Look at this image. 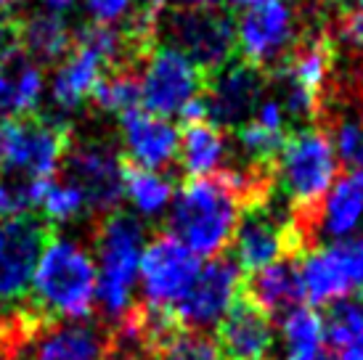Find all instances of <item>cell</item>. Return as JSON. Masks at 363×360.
Masks as SVG:
<instances>
[{"mask_svg":"<svg viewBox=\"0 0 363 360\" xmlns=\"http://www.w3.org/2000/svg\"><path fill=\"white\" fill-rule=\"evenodd\" d=\"M96 260L82 241L53 236L35 265L30 305L43 318L88 320L96 310Z\"/></svg>","mask_w":363,"mask_h":360,"instance_id":"cell-1","label":"cell"},{"mask_svg":"<svg viewBox=\"0 0 363 360\" xmlns=\"http://www.w3.org/2000/svg\"><path fill=\"white\" fill-rule=\"evenodd\" d=\"M91 241L96 249V305L99 320L106 326L120 323L133 310V291L138 281V262L146 247V228L130 212H109L93 218Z\"/></svg>","mask_w":363,"mask_h":360,"instance_id":"cell-2","label":"cell"},{"mask_svg":"<svg viewBox=\"0 0 363 360\" xmlns=\"http://www.w3.org/2000/svg\"><path fill=\"white\" fill-rule=\"evenodd\" d=\"M164 230L196 257H220L231 247L239 223V204L212 172L207 178H189L175 189Z\"/></svg>","mask_w":363,"mask_h":360,"instance_id":"cell-3","label":"cell"},{"mask_svg":"<svg viewBox=\"0 0 363 360\" xmlns=\"http://www.w3.org/2000/svg\"><path fill=\"white\" fill-rule=\"evenodd\" d=\"M167 48L183 53L207 82L236 59V21L231 11L215 6H175L160 21Z\"/></svg>","mask_w":363,"mask_h":360,"instance_id":"cell-4","label":"cell"},{"mask_svg":"<svg viewBox=\"0 0 363 360\" xmlns=\"http://www.w3.org/2000/svg\"><path fill=\"white\" fill-rule=\"evenodd\" d=\"M337 175V157L321 128L308 125L286 135L276 159V189L292 210L321 207Z\"/></svg>","mask_w":363,"mask_h":360,"instance_id":"cell-5","label":"cell"},{"mask_svg":"<svg viewBox=\"0 0 363 360\" xmlns=\"http://www.w3.org/2000/svg\"><path fill=\"white\" fill-rule=\"evenodd\" d=\"M233 262L242 273H255L281 260H300L308 254L300 233L294 228L292 207L279 189L268 201L250 207L239 215L233 230Z\"/></svg>","mask_w":363,"mask_h":360,"instance_id":"cell-6","label":"cell"},{"mask_svg":"<svg viewBox=\"0 0 363 360\" xmlns=\"http://www.w3.org/2000/svg\"><path fill=\"white\" fill-rule=\"evenodd\" d=\"M72 128L67 120L32 111L13 117L0 128V170L27 178H53L69 146Z\"/></svg>","mask_w":363,"mask_h":360,"instance_id":"cell-7","label":"cell"},{"mask_svg":"<svg viewBox=\"0 0 363 360\" xmlns=\"http://www.w3.org/2000/svg\"><path fill=\"white\" fill-rule=\"evenodd\" d=\"M61 180L80 189L88 218H104L120 210L125 196L122 186V159L109 140L77 135L72 130L69 146L61 159Z\"/></svg>","mask_w":363,"mask_h":360,"instance_id":"cell-8","label":"cell"},{"mask_svg":"<svg viewBox=\"0 0 363 360\" xmlns=\"http://www.w3.org/2000/svg\"><path fill=\"white\" fill-rule=\"evenodd\" d=\"M53 230L40 215H19L0 220V313L30 302L35 265Z\"/></svg>","mask_w":363,"mask_h":360,"instance_id":"cell-9","label":"cell"},{"mask_svg":"<svg viewBox=\"0 0 363 360\" xmlns=\"http://www.w3.org/2000/svg\"><path fill=\"white\" fill-rule=\"evenodd\" d=\"M297 38V19L286 0H255L236 24V56L265 77L281 67Z\"/></svg>","mask_w":363,"mask_h":360,"instance_id":"cell-10","label":"cell"},{"mask_svg":"<svg viewBox=\"0 0 363 360\" xmlns=\"http://www.w3.org/2000/svg\"><path fill=\"white\" fill-rule=\"evenodd\" d=\"M111 329L99 318L51 320L32 326L11 360H109Z\"/></svg>","mask_w":363,"mask_h":360,"instance_id":"cell-11","label":"cell"},{"mask_svg":"<svg viewBox=\"0 0 363 360\" xmlns=\"http://www.w3.org/2000/svg\"><path fill=\"white\" fill-rule=\"evenodd\" d=\"M199 268L202 262L196 254H191L183 244L160 230L143 247L141 262H138L143 305L172 310L183 300V294L191 289L194 279L199 276Z\"/></svg>","mask_w":363,"mask_h":360,"instance_id":"cell-12","label":"cell"},{"mask_svg":"<svg viewBox=\"0 0 363 360\" xmlns=\"http://www.w3.org/2000/svg\"><path fill=\"white\" fill-rule=\"evenodd\" d=\"M305 297L313 305H332L363 289V239H342L308 252L297 260Z\"/></svg>","mask_w":363,"mask_h":360,"instance_id":"cell-13","label":"cell"},{"mask_svg":"<svg viewBox=\"0 0 363 360\" xmlns=\"http://www.w3.org/2000/svg\"><path fill=\"white\" fill-rule=\"evenodd\" d=\"M242 270L233 257H212L199 268L191 289L183 294V300L172 308V318L181 329L207 331L218 326L231 305L242 294Z\"/></svg>","mask_w":363,"mask_h":360,"instance_id":"cell-14","label":"cell"},{"mask_svg":"<svg viewBox=\"0 0 363 360\" xmlns=\"http://www.w3.org/2000/svg\"><path fill=\"white\" fill-rule=\"evenodd\" d=\"M207 88V77L183 53L157 45L141 72V103L154 117L181 114L189 101L199 99Z\"/></svg>","mask_w":363,"mask_h":360,"instance_id":"cell-15","label":"cell"},{"mask_svg":"<svg viewBox=\"0 0 363 360\" xmlns=\"http://www.w3.org/2000/svg\"><path fill=\"white\" fill-rule=\"evenodd\" d=\"M265 88L268 77L236 56L204 88L202 96L207 103V122H212L223 133L242 128L244 122L252 120L265 96Z\"/></svg>","mask_w":363,"mask_h":360,"instance_id":"cell-16","label":"cell"},{"mask_svg":"<svg viewBox=\"0 0 363 360\" xmlns=\"http://www.w3.org/2000/svg\"><path fill=\"white\" fill-rule=\"evenodd\" d=\"M120 133L125 143L122 159H128L141 170H167L178 159L181 133L162 117H154L143 109H130L120 114Z\"/></svg>","mask_w":363,"mask_h":360,"instance_id":"cell-17","label":"cell"},{"mask_svg":"<svg viewBox=\"0 0 363 360\" xmlns=\"http://www.w3.org/2000/svg\"><path fill=\"white\" fill-rule=\"evenodd\" d=\"M215 342L225 360H268L273 350L271 318L239 294L225 318L218 323Z\"/></svg>","mask_w":363,"mask_h":360,"instance_id":"cell-18","label":"cell"},{"mask_svg":"<svg viewBox=\"0 0 363 360\" xmlns=\"http://www.w3.org/2000/svg\"><path fill=\"white\" fill-rule=\"evenodd\" d=\"M242 297L252 302L268 318H279V315L284 318L294 308H303L305 289L297 260L273 262L268 268L250 273L247 279H242Z\"/></svg>","mask_w":363,"mask_h":360,"instance_id":"cell-19","label":"cell"},{"mask_svg":"<svg viewBox=\"0 0 363 360\" xmlns=\"http://www.w3.org/2000/svg\"><path fill=\"white\" fill-rule=\"evenodd\" d=\"M363 220V180L353 172H340L329 189L318 215V244L323 239L342 241Z\"/></svg>","mask_w":363,"mask_h":360,"instance_id":"cell-20","label":"cell"},{"mask_svg":"<svg viewBox=\"0 0 363 360\" xmlns=\"http://www.w3.org/2000/svg\"><path fill=\"white\" fill-rule=\"evenodd\" d=\"M43 96V69L27 53L0 64V117H24L38 111Z\"/></svg>","mask_w":363,"mask_h":360,"instance_id":"cell-21","label":"cell"},{"mask_svg":"<svg viewBox=\"0 0 363 360\" xmlns=\"http://www.w3.org/2000/svg\"><path fill=\"white\" fill-rule=\"evenodd\" d=\"M21 45L38 67L64 64L74 50V38L59 13H30L21 16Z\"/></svg>","mask_w":363,"mask_h":360,"instance_id":"cell-22","label":"cell"},{"mask_svg":"<svg viewBox=\"0 0 363 360\" xmlns=\"http://www.w3.org/2000/svg\"><path fill=\"white\" fill-rule=\"evenodd\" d=\"M178 143V162L189 178H207L220 170L225 159V135L212 122H191L183 125Z\"/></svg>","mask_w":363,"mask_h":360,"instance_id":"cell-23","label":"cell"},{"mask_svg":"<svg viewBox=\"0 0 363 360\" xmlns=\"http://www.w3.org/2000/svg\"><path fill=\"white\" fill-rule=\"evenodd\" d=\"M104 72V64L96 56L85 53V50H72V56L53 77V101L61 109H77L82 106V101L91 99L93 85L99 82Z\"/></svg>","mask_w":363,"mask_h":360,"instance_id":"cell-24","label":"cell"},{"mask_svg":"<svg viewBox=\"0 0 363 360\" xmlns=\"http://www.w3.org/2000/svg\"><path fill=\"white\" fill-rule=\"evenodd\" d=\"M284 360H326L323 318L313 308H294L281 318Z\"/></svg>","mask_w":363,"mask_h":360,"instance_id":"cell-25","label":"cell"},{"mask_svg":"<svg viewBox=\"0 0 363 360\" xmlns=\"http://www.w3.org/2000/svg\"><path fill=\"white\" fill-rule=\"evenodd\" d=\"M122 186H125V196L130 199V204L141 212L143 218L162 215L175 196V183L170 178H164L160 172L141 170L128 159H122Z\"/></svg>","mask_w":363,"mask_h":360,"instance_id":"cell-26","label":"cell"},{"mask_svg":"<svg viewBox=\"0 0 363 360\" xmlns=\"http://www.w3.org/2000/svg\"><path fill=\"white\" fill-rule=\"evenodd\" d=\"M93 106L109 114H125L141 103V72L128 67L104 69L91 93Z\"/></svg>","mask_w":363,"mask_h":360,"instance_id":"cell-27","label":"cell"},{"mask_svg":"<svg viewBox=\"0 0 363 360\" xmlns=\"http://www.w3.org/2000/svg\"><path fill=\"white\" fill-rule=\"evenodd\" d=\"M323 318V342L329 352H345L353 347H363V302L337 300L326 308Z\"/></svg>","mask_w":363,"mask_h":360,"instance_id":"cell-28","label":"cell"},{"mask_svg":"<svg viewBox=\"0 0 363 360\" xmlns=\"http://www.w3.org/2000/svg\"><path fill=\"white\" fill-rule=\"evenodd\" d=\"M48 180L51 178H27L19 172L0 170V220L30 215L32 207H40Z\"/></svg>","mask_w":363,"mask_h":360,"instance_id":"cell-29","label":"cell"},{"mask_svg":"<svg viewBox=\"0 0 363 360\" xmlns=\"http://www.w3.org/2000/svg\"><path fill=\"white\" fill-rule=\"evenodd\" d=\"M157 360H225L207 331L175 329L157 347Z\"/></svg>","mask_w":363,"mask_h":360,"instance_id":"cell-30","label":"cell"},{"mask_svg":"<svg viewBox=\"0 0 363 360\" xmlns=\"http://www.w3.org/2000/svg\"><path fill=\"white\" fill-rule=\"evenodd\" d=\"M40 210L43 220L51 228H56V225H67V223L77 220L85 212V199H82L80 189H74L72 183L61 178H51L45 191H43Z\"/></svg>","mask_w":363,"mask_h":360,"instance_id":"cell-31","label":"cell"},{"mask_svg":"<svg viewBox=\"0 0 363 360\" xmlns=\"http://www.w3.org/2000/svg\"><path fill=\"white\" fill-rule=\"evenodd\" d=\"M236 140H239V151H242L244 159L260 162V164H276L279 154L284 149V140L289 133H273L260 128L255 120L244 122L242 128L233 130Z\"/></svg>","mask_w":363,"mask_h":360,"instance_id":"cell-32","label":"cell"},{"mask_svg":"<svg viewBox=\"0 0 363 360\" xmlns=\"http://www.w3.org/2000/svg\"><path fill=\"white\" fill-rule=\"evenodd\" d=\"M334 85L347 96V101L353 103L355 114L363 122V64H358L353 69H345V74L334 72Z\"/></svg>","mask_w":363,"mask_h":360,"instance_id":"cell-33","label":"cell"},{"mask_svg":"<svg viewBox=\"0 0 363 360\" xmlns=\"http://www.w3.org/2000/svg\"><path fill=\"white\" fill-rule=\"evenodd\" d=\"M133 0H85V6L91 11V16L99 24H111V21H117L120 16L128 13Z\"/></svg>","mask_w":363,"mask_h":360,"instance_id":"cell-34","label":"cell"},{"mask_svg":"<svg viewBox=\"0 0 363 360\" xmlns=\"http://www.w3.org/2000/svg\"><path fill=\"white\" fill-rule=\"evenodd\" d=\"M43 3L51 9V13H59V16L67 9H72V6H74V0H43Z\"/></svg>","mask_w":363,"mask_h":360,"instance_id":"cell-35","label":"cell"},{"mask_svg":"<svg viewBox=\"0 0 363 360\" xmlns=\"http://www.w3.org/2000/svg\"><path fill=\"white\" fill-rule=\"evenodd\" d=\"M228 3H231L233 9H239V11H244V9H250V6H252L255 0H228Z\"/></svg>","mask_w":363,"mask_h":360,"instance_id":"cell-36","label":"cell"},{"mask_svg":"<svg viewBox=\"0 0 363 360\" xmlns=\"http://www.w3.org/2000/svg\"><path fill=\"white\" fill-rule=\"evenodd\" d=\"M215 3H218V0H189V6H204V9H207V6H215Z\"/></svg>","mask_w":363,"mask_h":360,"instance_id":"cell-37","label":"cell"},{"mask_svg":"<svg viewBox=\"0 0 363 360\" xmlns=\"http://www.w3.org/2000/svg\"><path fill=\"white\" fill-rule=\"evenodd\" d=\"M16 0H0V9H9V6H13Z\"/></svg>","mask_w":363,"mask_h":360,"instance_id":"cell-38","label":"cell"},{"mask_svg":"<svg viewBox=\"0 0 363 360\" xmlns=\"http://www.w3.org/2000/svg\"><path fill=\"white\" fill-rule=\"evenodd\" d=\"M358 3H361V9H363V0H358Z\"/></svg>","mask_w":363,"mask_h":360,"instance_id":"cell-39","label":"cell"}]
</instances>
